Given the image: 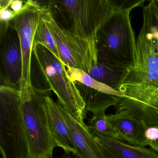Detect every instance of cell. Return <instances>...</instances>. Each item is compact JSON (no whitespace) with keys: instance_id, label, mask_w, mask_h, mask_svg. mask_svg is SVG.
<instances>
[{"instance_id":"6da1fadb","label":"cell","mask_w":158,"mask_h":158,"mask_svg":"<svg viewBox=\"0 0 158 158\" xmlns=\"http://www.w3.org/2000/svg\"><path fill=\"white\" fill-rule=\"evenodd\" d=\"M143 18L135 62L125 73L118 90L123 97L114 107L116 112L126 111L148 127L158 125V50L149 18L145 13Z\"/></svg>"},{"instance_id":"7a4b0ae2","label":"cell","mask_w":158,"mask_h":158,"mask_svg":"<svg viewBox=\"0 0 158 158\" xmlns=\"http://www.w3.org/2000/svg\"><path fill=\"white\" fill-rule=\"evenodd\" d=\"M131 11L113 10L97 35L98 61L120 71H127L135 62L136 39Z\"/></svg>"},{"instance_id":"3957f363","label":"cell","mask_w":158,"mask_h":158,"mask_svg":"<svg viewBox=\"0 0 158 158\" xmlns=\"http://www.w3.org/2000/svg\"><path fill=\"white\" fill-rule=\"evenodd\" d=\"M51 2L50 5L60 16L65 28L88 42L98 57V33L113 11L110 0H65Z\"/></svg>"},{"instance_id":"277c9868","label":"cell","mask_w":158,"mask_h":158,"mask_svg":"<svg viewBox=\"0 0 158 158\" xmlns=\"http://www.w3.org/2000/svg\"><path fill=\"white\" fill-rule=\"evenodd\" d=\"M0 151L3 158H31L20 90L9 85L0 88Z\"/></svg>"},{"instance_id":"5b68a950","label":"cell","mask_w":158,"mask_h":158,"mask_svg":"<svg viewBox=\"0 0 158 158\" xmlns=\"http://www.w3.org/2000/svg\"><path fill=\"white\" fill-rule=\"evenodd\" d=\"M33 54L42 77L65 109L81 123L87 118L84 100L75 83L70 79L65 66L48 50L41 45L33 46Z\"/></svg>"},{"instance_id":"8992f818","label":"cell","mask_w":158,"mask_h":158,"mask_svg":"<svg viewBox=\"0 0 158 158\" xmlns=\"http://www.w3.org/2000/svg\"><path fill=\"white\" fill-rule=\"evenodd\" d=\"M19 89L31 158H52L57 145L49 129L44 105L45 90L34 86Z\"/></svg>"},{"instance_id":"52a82bcc","label":"cell","mask_w":158,"mask_h":158,"mask_svg":"<svg viewBox=\"0 0 158 158\" xmlns=\"http://www.w3.org/2000/svg\"><path fill=\"white\" fill-rule=\"evenodd\" d=\"M44 17L54 38L61 61L65 66L81 69L89 75L92 67L98 64V57L89 43L58 23L49 8Z\"/></svg>"},{"instance_id":"ba28073f","label":"cell","mask_w":158,"mask_h":158,"mask_svg":"<svg viewBox=\"0 0 158 158\" xmlns=\"http://www.w3.org/2000/svg\"><path fill=\"white\" fill-rule=\"evenodd\" d=\"M48 8L41 6L37 1L14 18L9 26L17 33L22 50L23 70L19 89L33 86L31 81V61L37 29L43 14Z\"/></svg>"},{"instance_id":"9c48e42d","label":"cell","mask_w":158,"mask_h":158,"mask_svg":"<svg viewBox=\"0 0 158 158\" xmlns=\"http://www.w3.org/2000/svg\"><path fill=\"white\" fill-rule=\"evenodd\" d=\"M1 34L2 59L8 81L14 86L20 85L23 63L19 37L10 26L2 27Z\"/></svg>"},{"instance_id":"30bf717a","label":"cell","mask_w":158,"mask_h":158,"mask_svg":"<svg viewBox=\"0 0 158 158\" xmlns=\"http://www.w3.org/2000/svg\"><path fill=\"white\" fill-rule=\"evenodd\" d=\"M57 103L69 127L76 148V152L73 155L77 158H106L88 126L84 123H80L73 117L59 101Z\"/></svg>"},{"instance_id":"8fae6325","label":"cell","mask_w":158,"mask_h":158,"mask_svg":"<svg viewBox=\"0 0 158 158\" xmlns=\"http://www.w3.org/2000/svg\"><path fill=\"white\" fill-rule=\"evenodd\" d=\"M106 117L116 132L119 140L135 146H147L145 137L147 126L141 120L126 111L108 114Z\"/></svg>"},{"instance_id":"7c38bea8","label":"cell","mask_w":158,"mask_h":158,"mask_svg":"<svg viewBox=\"0 0 158 158\" xmlns=\"http://www.w3.org/2000/svg\"><path fill=\"white\" fill-rule=\"evenodd\" d=\"M44 101L49 129L57 147H60L64 152L75 154L76 148L69 127L59 110L57 102L45 91Z\"/></svg>"},{"instance_id":"4fadbf2b","label":"cell","mask_w":158,"mask_h":158,"mask_svg":"<svg viewBox=\"0 0 158 158\" xmlns=\"http://www.w3.org/2000/svg\"><path fill=\"white\" fill-rule=\"evenodd\" d=\"M92 135L106 158H158V153L146 147L130 145L114 139Z\"/></svg>"},{"instance_id":"5bb4252c","label":"cell","mask_w":158,"mask_h":158,"mask_svg":"<svg viewBox=\"0 0 158 158\" xmlns=\"http://www.w3.org/2000/svg\"><path fill=\"white\" fill-rule=\"evenodd\" d=\"M75 83L84 100L87 111L91 112L93 114L105 111L110 106H115L121 98L102 93L79 82Z\"/></svg>"},{"instance_id":"9a60e30c","label":"cell","mask_w":158,"mask_h":158,"mask_svg":"<svg viewBox=\"0 0 158 158\" xmlns=\"http://www.w3.org/2000/svg\"><path fill=\"white\" fill-rule=\"evenodd\" d=\"M126 71L116 70L98 61V64L92 67L89 75L97 81L118 91Z\"/></svg>"},{"instance_id":"2e32d148","label":"cell","mask_w":158,"mask_h":158,"mask_svg":"<svg viewBox=\"0 0 158 158\" xmlns=\"http://www.w3.org/2000/svg\"><path fill=\"white\" fill-rule=\"evenodd\" d=\"M65 68L69 78L74 83L79 82L86 86L98 90L105 94L120 97H123V95L122 93L97 81L83 70L67 66H65Z\"/></svg>"},{"instance_id":"e0dca14e","label":"cell","mask_w":158,"mask_h":158,"mask_svg":"<svg viewBox=\"0 0 158 158\" xmlns=\"http://www.w3.org/2000/svg\"><path fill=\"white\" fill-rule=\"evenodd\" d=\"M105 111L93 114V117L89 120V129L93 135H99L119 140L113 127L107 120Z\"/></svg>"},{"instance_id":"ac0fdd59","label":"cell","mask_w":158,"mask_h":158,"mask_svg":"<svg viewBox=\"0 0 158 158\" xmlns=\"http://www.w3.org/2000/svg\"><path fill=\"white\" fill-rule=\"evenodd\" d=\"M44 14L36 32L34 46L41 45L44 46L57 59L60 60L55 40L44 18Z\"/></svg>"},{"instance_id":"d6986e66","label":"cell","mask_w":158,"mask_h":158,"mask_svg":"<svg viewBox=\"0 0 158 158\" xmlns=\"http://www.w3.org/2000/svg\"><path fill=\"white\" fill-rule=\"evenodd\" d=\"M113 10H132L141 7L145 0H110Z\"/></svg>"},{"instance_id":"ffe728a7","label":"cell","mask_w":158,"mask_h":158,"mask_svg":"<svg viewBox=\"0 0 158 158\" xmlns=\"http://www.w3.org/2000/svg\"><path fill=\"white\" fill-rule=\"evenodd\" d=\"M145 137L147 146L158 153V125L147 127L145 132Z\"/></svg>"},{"instance_id":"44dd1931","label":"cell","mask_w":158,"mask_h":158,"mask_svg":"<svg viewBox=\"0 0 158 158\" xmlns=\"http://www.w3.org/2000/svg\"><path fill=\"white\" fill-rule=\"evenodd\" d=\"M18 15L9 8H4L0 10V20L1 23H9Z\"/></svg>"},{"instance_id":"7402d4cb","label":"cell","mask_w":158,"mask_h":158,"mask_svg":"<svg viewBox=\"0 0 158 158\" xmlns=\"http://www.w3.org/2000/svg\"><path fill=\"white\" fill-rule=\"evenodd\" d=\"M12 0H0V8L1 9L9 8Z\"/></svg>"},{"instance_id":"603a6c76","label":"cell","mask_w":158,"mask_h":158,"mask_svg":"<svg viewBox=\"0 0 158 158\" xmlns=\"http://www.w3.org/2000/svg\"></svg>"}]
</instances>
